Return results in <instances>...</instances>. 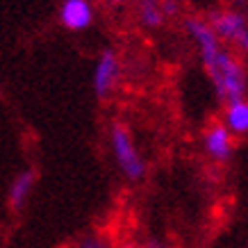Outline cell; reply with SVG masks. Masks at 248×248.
Returning a JSON list of instances; mask_svg holds the SVG:
<instances>
[{
    "instance_id": "obj_1",
    "label": "cell",
    "mask_w": 248,
    "mask_h": 248,
    "mask_svg": "<svg viewBox=\"0 0 248 248\" xmlns=\"http://www.w3.org/2000/svg\"><path fill=\"white\" fill-rule=\"evenodd\" d=\"M189 37L198 48L201 62L207 78L212 80V87L217 91V98L223 103H232L246 96V71L234 53L228 48L210 21H205L201 16H189L185 21Z\"/></svg>"
},
{
    "instance_id": "obj_2",
    "label": "cell",
    "mask_w": 248,
    "mask_h": 248,
    "mask_svg": "<svg viewBox=\"0 0 248 248\" xmlns=\"http://www.w3.org/2000/svg\"><path fill=\"white\" fill-rule=\"evenodd\" d=\"M109 146H112V153H114L119 171L130 182L141 180L143 175H146V164H143L141 155H139L135 141H132L130 130L123 123H114L112 125V130H109Z\"/></svg>"
},
{
    "instance_id": "obj_3",
    "label": "cell",
    "mask_w": 248,
    "mask_h": 248,
    "mask_svg": "<svg viewBox=\"0 0 248 248\" xmlns=\"http://www.w3.org/2000/svg\"><path fill=\"white\" fill-rule=\"evenodd\" d=\"M210 25L223 44H230L239 53L248 55V21L237 9H217L210 16Z\"/></svg>"
},
{
    "instance_id": "obj_4",
    "label": "cell",
    "mask_w": 248,
    "mask_h": 248,
    "mask_svg": "<svg viewBox=\"0 0 248 248\" xmlns=\"http://www.w3.org/2000/svg\"><path fill=\"white\" fill-rule=\"evenodd\" d=\"M119 78H121L119 55L114 53L112 48L100 50V55H98V60H96V66H93V80H91L96 98L105 100V98L112 96V91L119 84Z\"/></svg>"
},
{
    "instance_id": "obj_5",
    "label": "cell",
    "mask_w": 248,
    "mask_h": 248,
    "mask_svg": "<svg viewBox=\"0 0 248 248\" xmlns=\"http://www.w3.org/2000/svg\"><path fill=\"white\" fill-rule=\"evenodd\" d=\"M93 2L91 0H62L60 5V23L62 28L71 32H82L93 23Z\"/></svg>"
},
{
    "instance_id": "obj_6",
    "label": "cell",
    "mask_w": 248,
    "mask_h": 248,
    "mask_svg": "<svg viewBox=\"0 0 248 248\" xmlns=\"http://www.w3.org/2000/svg\"><path fill=\"white\" fill-rule=\"evenodd\" d=\"M205 151L212 159L226 162L232 155V132L226 128V123H214L205 130Z\"/></svg>"
},
{
    "instance_id": "obj_7",
    "label": "cell",
    "mask_w": 248,
    "mask_h": 248,
    "mask_svg": "<svg viewBox=\"0 0 248 248\" xmlns=\"http://www.w3.org/2000/svg\"><path fill=\"white\" fill-rule=\"evenodd\" d=\"M34 182H37V171L34 169H25L12 180V185H9V207L14 212H21L25 207V203L30 201Z\"/></svg>"
},
{
    "instance_id": "obj_8",
    "label": "cell",
    "mask_w": 248,
    "mask_h": 248,
    "mask_svg": "<svg viewBox=\"0 0 248 248\" xmlns=\"http://www.w3.org/2000/svg\"><path fill=\"white\" fill-rule=\"evenodd\" d=\"M223 123L232 135H248V100L239 98L232 103H226Z\"/></svg>"
},
{
    "instance_id": "obj_9",
    "label": "cell",
    "mask_w": 248,
    "mask_h": 248,
    "mask_svg": "<svg viewBox=\"0 0 248 248\" xmlns=\"http://www.w3.org/2000/svg\"><path fill=\"white\" fill-rule=\"evenodd\" d=\"M137 16L143 28L157 30L166 21L164 14V0H137Z\"/></svg>"
},
{
    "instance_id": "obj_10",
    "label": "cell",
    "mask_w": 248,
    "mask_h": 248,
    "mask_svg": "<svg viewBox=\"0 0 248 248\" xmlns=\"http://www.w3.org/2000/svg\"><path fill=\"white\" fill-rule=\"evenodd\" d=\"M78 248H109V244H107L100 234H89V237H84V239L80 241Z\"/></svg>"
},
{
    "instance_id": "obj_11",
    "label": "cell",
    "mask_w": 248,
    "mask_h": 248,
    "mask_svg": "<svg viewBox=\"0 0 248 248\" xmlns=\"http://www.w3.org/2000/svg\"><path fill=\"white\" fill-rule=\"evenodd\" d=\"M121 248H164V244L157 239H148V241H143V244H125V246H121Z\"/></svg>"
},
{
    "instance_id": "obj_12",
    "label": "cell",
    "mask_w": 248,
    "mask_h": 248,
    "mask_svg": "<svg viewBox=\"0 0 248 248\" xmlns=\"http://www.w3.org/2000/svg\"><path fill=\"white\" fill-rule=\"evenodd\" d=\"M164 14H166V18L173 14H178V2H175V0H164Z\"/></svg>"
},
{
    "instance_id": "obj_13",
    "label": "cell",
    "mask_w": 248,
    "mask_h": 248,
    "mask_svg": "<svg viewBox=\"0 0 248 248\" xmlns=\"http://www.w3.org/2000/svg\"><path fill=\"white\" fill-rule=\"evenodd\" d=\"M107 2H109V5H123L125 0H107Z\"/></svg>"
},
{
    "instance_id": "obj_14",
    "label": "cell",
    "mask_w": 248,
    "mask_h": 248,
    "mask_svg": "<svg viewBox=\"0 0 248 248\" xmlns=\"http://www.w3.org/2000/svg\"><path fill=\"white\" fill-rule=\"evenodd\" d=\"M230 2H232V5H244L246 0H230Z\"/></svg>"
}]
</instances>
